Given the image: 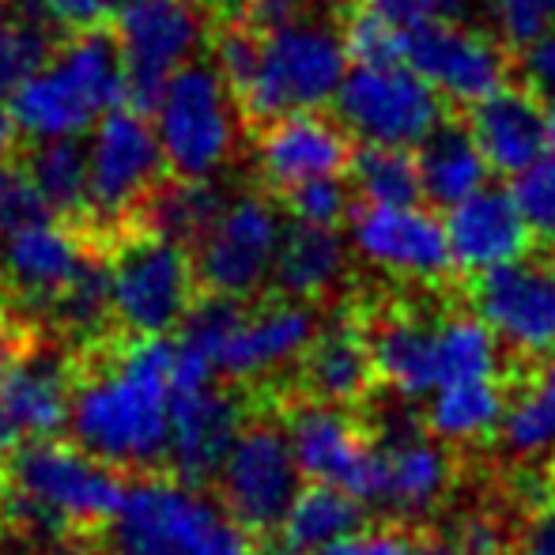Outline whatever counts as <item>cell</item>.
<instances>
[{"instance_id": "obj_1", "label": "cell", "mask_w": 555, "mask_h": 555, "mask_svg": "<svg viewBox=\"0 0 555 555\" xmlns=\"http://www.w3.org/2000/svg\"><path fill=\"white\" fill-rule=\"evenodd\" d=\"M175 340L114 333L76 348L68 435L121 473H167Z\"/></svg>"}, {"instance_id": "obj_2", "label": "cell", "mask_w": 555, "mask_h": 555, "mask_svg": "<svg viewBox=\"0 0 555 555\" xmlns=\"http://www.w3.org/2000/svg\"><path fill=\"white\" fill-rule=\"evenodd\" d=\"M80 442L38 439L4 453L8 514L27 533L91 537L117 518L129 483Z\"/></svg>"}, {"instance_id": "obj_3", "label": "cell", "mask_w": 555, "mask_h": 555, "mask_svg": "<svg viewBox=\"0 0 555 555\" xmlns=\"http://www.w3.org/2000/svg\"><path fill=\"white\" fill-rule=\"evenodd\" d=\"M106 529L114 555H264L223 506L205 499V488L170 473L132 480Z\"/></svg>"}, {"instance_id": "obj_4", "label": "cell", "mask_w": 555, "mask_h": 555, "mask_svg": "<svg viewBox=\"0 0 555 555\" xmlns=\"http://www.w3.org/2000/svg\"><path fill=\"white\" fill-rule=\"evenodd\" d=\"M348 46H344V8L314 20L292 23L264 35L261 68L254 83L238 95L249 125H269L292 111H318L333 103L336 88L348 76Z\"/></svg>"}, {"instance_id": "obj_5", "label": "cell", "mask_w": 555, "mask_h": 555, "mask_svg": "<svg viewBox=\"0 0 555 555\" xmlns=\"http://www.w3.org/2000/svg\"><path fill=\"white\" fill-rule=\"evenodd\" d=\"M103 249L111 254L114 314L121 333L163 336L182 325L201 287L190 249L140 227L114 231Z\"/></svg>"}, {"instance_id": "obj_6", "label": "cell", "mask_w": 555, "mask_h": 555, "mask_svg": "<svg viewBox=\"0 0 555 555\" xmlns=\"http://www.w3.org/2000/svg\"><path fill=\"white\" fill-rule=\"evenodd\" d=\"M302 483L307 476L295 461L284 420L249 412L220 476H216L223 511L264 548V541L280 529Z\"/></svg>"}, {"instance_id": "obj_7", "label": "cell", "mask_w": 555, "mask_h": 555, "mask_svg": "<svg viewBox=\"0 0 555 555\" xmlns=\"http://www.w3.org/2000/svg\"><path fill=\"white\" fill-rule=\"evenodd\" d=\"M231 99L216 65L190 61L170 76L152 111L170 175L216 178L227 167L238 137Z\"/></svg>"}, {"instance_id": "obj_8", "label": "cell", "mask_w": 555, "mask_h": 555, "mask_svg": "<svg viewBox=\"0 0 555 555\" xmlns=\"http://www.w3.org/2000/svg\"><path fill=\"white\" fill-rule=\"evenodd\" d=\"M404 65L416 68L453 111H465L511 83L514 50L488 27L416 15L404 23Z\"/></svg>"}, {"instance_id": "obj_9", "label": "cell", "mask_w": 555, "mask_h": 555, "mask_svg": "<svg viewBox=\"0 0 555 555\" xmlns=\"http://www.w3.org/2000/svg\"><path fill=\"white\" fill-rule=\"evenodd\" d=\"M450 111L412 65H356L333 95L336 121L363 144L416 147Z\"/></svg>"}, {"instance_id": "obj_10", "label": "cell", "mask_w": 555, "mask_h": 555, "mask_svg": "<svg viewBox=\"0 0 555 555\" xmlns=\"http://www.w3.org/2000/svg\"><path fill=\"white\" fill-rule=\"evenodd\" d=\"M91 159V216L99 231L91 238L103 246L114 231L129 223L144 193L163 178V144L144 111L121 103L111 106L95 121V137L88 144Z\"/></svg>"}, {"instance_id": "obj_11", "label": "cell", "mask_w": 555, "mask_h": 555, "mask_svg": "<svg viewBox=\"0 0 555 555\" xmlns=\"http://www.w3.org/2000/svg\"><path fill=\"white\" fill-rule=\"evenodd\" d=\"M468 307L491 325L511 359L555 356V257L537 254L468 276Z\"/></svg>"}, {"instance_id": "obj_12", "label": "cell", "mask_w": 555, "mask_h": 555, "mask_svg": "<svg viewBox=\"0 0 555 555\" xmlns=\"http://www.w3.org/2000/svg\"><path fill=\"white\" fill-rule=\"evenodd\" d=\"M292 439L295 461L307 480L336 483V488L359 495L366 506L378 503L382 488V453L374 435L359 424L348 404L318 401L302 393L299 401H287L280 412Z\"/></svg>"}, {"instance_id": "obj_13", "label": "cell", "mask_w": 555, "mask_h": 555, "mask_svg": "<svg viewBox=\"0 0 555 555\" xmlns=\"http://www.w3.org/2000/svg\"><path fill=\"white\" fill-rule=\"evenodd\" d=\"M371 435L382 453V488L374 506L401 521H424L442 511L457 483V461L450 446L427 431L424 416L401 401V409H389Z\"/></svg>"}, {"instance_id": "obj_14", "label": "cell", "mask_w": 555, "mask_h": 555, "mask_svg": "<svg viewBox=\"0 0 555 555\" xmlns=\"http://www.w3.org/2000/svg\"><path fill=\"white\" fill-rule=\"evenodd\" d=\"M348 242L371 269L412 287H435L453 276L446 220L431 205H374L356 201Z\"/></svg>"}, {"instance_id": "obj_15", "label": "cell", "mask_w": 555, "mask_h": 555, "mask_svg": "<svg viewBox=\"0 0 555 555\" xmlns=\"http://www.w3.org/2000/svg\"><path fill=\"white\" fill-rule=\"evenodd\" d=\"M208 12L197 0H147L117 20V42L125 57L129 99L125 103L152 114L167 80L190 65L205 42Z\"/></svg>"}, {"instance_id": "obj_16", "label": "cell", "mask_w": 555, "mask_h": 555, "mask_svg": "<svg viewBox=\"0 0 555 555\" xmlns=\"http://www.w3.org/2000/svg\"><path fill=\"white\" fill-rule=\"evenodd\" d=\"M280 212L264 197L227 201L212 231L193 246L197 284L216 295L254 299L272 280V261L280 249Z\"/></svg>"}, {"instance_id": "obj_17", "label": "cell", "mask_w": 555, "mask_h": 555, "mask_svg": "<svg viewBox=\"0 0 555 555\" xmlns=\"http://www.w3.org/2000/svg\"><path fill=\"white\" fill-rule=\"evenodd\" d=\"M76 348H46L42 336L0 374V453L68 431Z\"/></svg>"}, {"instance_id": "obj_18", "label": "cell", "mask_w": 555, "mask_h": 555, "mask_svg": "<svg viewBox=\"0 0 555 555\" xmlns=\"http://www.w3.org/2000/svg\"><path fill=\"white\" fill-rule=\"evenodd\" d=\"M246 416L242 393L231 386L208 382L193 389H170L167 473L193 488L216 483Z\"/></svg>"}, {"instance_id": "obj_19", "label": "cell", "mask_w": 555, "mask_h": 555, "mask_svg": "<svg viewBox=\"0 0 555 555\" xmlns=\"http://www.w3.org/2000/svg\"><path fill=\"white\" fill-rule=\"evenodd\" d=\"M318 302L302 299H264L246 307L234 322L231 336L216 356V374L238 382H261L264 374H280L302 359L318 333Z\"/></svg>"}, {"instance_id": "obj_20", "label": "cell", "mask_w": 555, "mask_h": 555, "mask_svg": "<svg viewBox=\"0 0 555 555\" xmlns=\"http://www.w3.org/2000/svg\"><path fill=\"white\" fill-rule=\"evenodd\" d=\"M442 220L446 238H450L453 272H461V276H480L488 269L518 261L541 242L514 201L511 185L483 182L465 201L446 208Z\"/></svg>"}, {"instance_id": "obj_21", "label": "cell", "mask_w": 555, "mask_h": 555, "mask_svg": "<svg viewBox=\"0 0 555 555\" xmlns=\"http://www.w3.org/2000/svg\"><path fill=\"white\" fill-rule=\"evenodd\" d=\"M351 132L336 117L318 111H292L276 121L261 125L257 137V170L269 190H287L302 178L318 175H348L351 163Z\"/></svg>"}, {"instance_id": "obj_22", "label": "cell", "mask_w": 555, "mask_h": 555, "mask_svg": "<svg viewBox=\"0 0 555 555\" xmlns=\"http://www.w3.org/2000/svg\"><path fill=\"white\" fill-rule=\"evenodd\" d=\"M99 242L80 227H68L53 216L12 231L0 249V280L20 295L27 307L46 310L53 295L80 272Z\"/></svg>"}, {"instance_id": "obj_23", "label": "cell", "mask_w": 555, "mask_h": 555, "mask_svg": "<svg viewBox=\"0 0 555 555\" xmlns=\"http://www.w3.org/2000/svg\"><path fill=\"white\" fill-rule=\"evenodd\" d=\"M461 114H465L491 175L514 178L548 152V111L521 83H503Z\"/></svg>"}, {"instance_id": "obj_24", "label": "cell", "mask_w": 555, "mask_h": 555, "mask_svg": "<svg viewBox=\"0 0 555 555\" xmlns=\"http://www.w3.org/2000/svg\"><path fill=\"white\" fill-rule=\"evenodd\" d=\"M435 325L439 314L420 307H389L366 322L378 386H386L397 401L424 404V397L439 386Z\"/></svg>"}, {"instance_id": "obj_25", "label": "cell", "mask_w": 555, "mask_h": 555, "mask_svg": "<svg viewBox=\"0 0 555 555\" xmlns=\"http://www.w3.org/2000/svg\"><path fill=\"white\" fill-rule=\"evenodd\" d=\"M295 366H299L302 393L318 397V401L348 404V409L363 404L371 389L378 386L371 333H366V322H359L356 314H340L333 322L318 325L314 340Z\"/></svg>"}, {"instance_id": "obj_26", "label": "cell", "mask_w": 555, "mask_h": 555, "mask_svg": "<svg viewBox=\"0 0 555 555\" xmlns=\"http://www.w3.org/2000/svg\"><path fill=\"white\" fill-rule=\"evenodd\" d=\"M8 111H12L23 137L30 140L83 137L103 117V106L95 103L91 88L61 53H53L35 76H27L15 88V95L8 99Z\"/></svg>"}, {"instance_id": "obj_27", "label": "cell", "mask_w": 555, "mask_h": 555, "mask_svg": "<svg viewBox=\"0 0 555 555\" xmlns=\"http://www.w3.org/2000/svg\"><path fill=\"white\" fill-rule=\"evenodd\" d=\"M344 276H348V238L340 234V227L302 220H292V227H284L269 280L276 295L322 302L344 284Z\"/></svg>"}, {"instance_id": "obj_28", "label": "cell", "mask_w": 555, "mask_h": 555, "mask_svg": "<svg viewBox=\"0 0 555 555\" xmlns=\"http://www.w3.org/2000/svg\"><path fill=\"white\" fill-rule=\"evenodd\" d=\"M506 401L511 393H506L503 378L442 382L424 397V424L450 450H468V446L499 439Z\"/></svg>"}, {"instance_id": "obj_29", "label": "cell", "mask_w": 555, "mask_h": 555, "mask_svg": "<svg viewBox=\"0 0 555 555\" xmlns=\"http://www.w3.org/2000/svg\"><path fill=\"white\" fill-rule=\"evenodd\" d=\"M420 155V175H424V197L431 208H450L476 193L491 178V167L483 152L476 147L473 129H468L465 114L450 111L416 144Z\"/></svg>"}, {"instance_id": "obj_30", "label": "cell", "mask_w": 555, "mask_h": 555, "mask_svg": "<svg viewBox=\"0 0 555 555\" xmlns=\"http://www.w3.org/2000/svg\"><path fill=\"white\" fill-rule=\"evenodd\" d=\"M223 208H227L223 185H216L212 178L175 175V178H159L144 193V201H140L137 212L129 216L125 227H140V231H152L159 238H170L178 246L193 249L216 227Z\"/></svg>"}, {"instance_id": "obj_31", "label": "cell", "mask_w": 555, "mask_h": 555, "mask_svg": "<svg viewBox=\"0 0 555 555\" xmlns=\"http://www.w3.org/2000/svg\"><path fill=\"white\" fill-rule=\"evenodd\" d=\"M366 526V503L336 483L307 480L272 533L280 555H314Z\"/></svg>"}, {"instance_id": "obj_32", "label": "cell", "mask_w": 555, "mask_h": 555, "mask_svg": "<svg viewBox=\"0 0 555 555\" xmlns=\"http://www.w3.org/2000/svg\"><path fill=\"white\" fill-rule=\"evenodd\" d=\"M27 175L53 216L83 220L91 212V159L80 137L35 140L27 155Z\"/></svg>"}, {"instance_id": "obj_33", "label": "cell", "mask_w": 555, "mask_h": 555, "mask_svg": "<svg viewBox=\"0 0 555 555\" xmlns=\"http://www.w3.org/2000/svg\"><path fill=\"white\" fill-rule=\"evenodd\" d=\"M435 351H439V386L461 378H503L506 348L473 307L442 310L435 325Z\"/></svg>"}, {"instance_id": "obj_34", "label": "cell", "mask_w": 555, "mask_h": 555, "mask_svg": "<svg viewBox=\"0 0 555 555\" xmlns=\"http://www.w3.org/2000/svg\"><path fill=\"white\" fill-rule=\"evenodd\" d=\"M348 182L359 201H374V205H427L420 155L409 144H359L348 163Z\"/></svg>"}, {"instance_id": "obj_35", "label": "cell", "mask_w": 555, "mask_h": 555, "mask_svg": "<svg viewBox=\"0 0 555 555\" xmlns=\"http://www.w3.org/2000/svg\"><path fill=\"white\" fill-rule=\"evenodd\" d=\"M53 30L57 27L42 15H15L0 23V103H8L15 88L57 53Z\"/></svg>"}, {"instance_id": "obj_36", "label": "cell", "mask_w": 555, "mask_h": 555, "mask_svg": "<svg viewBox=\"0 0 555 555\" xmlns=\"http://www.w3.org/2000/svg\"><path fill=\"white\" fill-rule=\"evenodd\" d=\"M344 46L351 65H404V23L363 0H348Z\"/></svg>"}, {"instance_id": "obj_37", "label": "cell", "mask_w": 555, "mask_h": 555, "mask_svg": "<svg viewBox=\"0 0 555 555\" xmlns=\"http://www.w3.org/2000/svg\"><path fill=\"white\" fill-rule=\"evenodd\" d=\"M280 201L292 212V220L322 223V227H344L356 208V190L344 175H318L280 190Z\"/></svg>"}, {"instance_id": "obj_38", "label": "cell", "mask_w": 555, "mask_h": 555, "mask_svg": "<svg viewBox=\"0 0 555 555\" xmlns=\"http://www.w3.org/2000/svg\"><path fill=\"white\" fill-rule=\"evenodd\" d=\"M511 193L541 242L555 246V147L511 178Z\"/></svg>"}, {"instance_id": "obj_39", "label": "cell", "mask_w": 555, "mask_h": 555, "mask_svg": "<svg viewBox=\"0 0 555 555\" xmlns=\"http://www.w3.org/2000/svg\"><path fill=\"white\" fill-rule=\"evenodd\" d=\"M314 555H457L446 537H424L409 533L401 526H382V529H359V533L336 541L333 548Z\"/></svg>"}, {"instance_id": "obj_40", "label": "cell", "mask_w": 555, "mask_h": 555, "mask_svg": "<svg viewBox=\"0 0 555 555\" xmlns=\"http://www.w3.org/2000/svg\"><path fill=\"white\" fill-rule=\"evenodd\" d=\"M261 46L264 35H257L242 20H231L220 30V38H216V68H220L223 83L231 88L234 99L254 83L257 68H261Z\"/></svg>"}, {"instance_id": "obj_41", "label": "cell", "mask_w": 555, "mask_h": 555, "mask_svg": "<svg viewBox=\"0 0 555 555\" xmlns=\"http://www.w3.org/2000/svg\"><path fill=\"white\" fill-rule=\"evenodd\" d=\"M488 23L511 50L555 30V0H488Z\"/></svg>"}, {"instance_id": "obj_42", "label": "cell", "mask_w": 555, "mask_h": 555, "mask_svg": "<svg viewBox=\"0 0 555 555\" xmlns=\"http://www.w3.org/2000/svg\"><path fill=\"white\" fill-rule=\"evenodd\" d=\"M340 8H348V0H246L238 20L257 35H272V30H284L292 23L314 20L325 12H340Z\"/></svg>"}, {"instance_id": "obj_43", "label": "cell", "mask_w": 555, "mask_h": 555, "mask_svg": "<svg viewBox=\"0 0 555 555\" xmlns=\"http://www.w3.org/2000/svg\"><path fill=\"white\" fill-rule=\"evenodd\" d=\"M446 541L453 544L457 555H511V533H506L503 518L491 511H468L453 521L450 537Z\"/></svg>"}, {"instance_id": "obj_44", "label": "cell", "mask_w": 555, "mask_h": 555, "mask_svg": "<svg viewBox=\"0 0 555 555\" xmlns=\"http://www.w3.org/2000/svg\"><path fill=\"white\" fill-rule=\"evenodd\" d=\"M42 20H50L53 27H65V30H88L99 27L103 20V4L99 0H30Z\"/></svg>"}, {"instance_id": "obj_45", "label": "cell", "mask_w": 555, "mask_h": 555, "mask_svg": "<svg viewBox=\"0 0 555 555\" xmlns=\"http://www.w3.org/2000/svg\"><path fill=\"white\" fill-rule=\"evenodd\" d=\"M38 344L35 325H27V318L15 314V310H0V374Z\"/></svg>"}, {"instance_id": "obj_46", "label": "cell", "mask_w": 555, "mask_h": 555, "mask_svg": "<svg viewBox=\"0 0 555 555\" xmlns=\"http://www.w3.org/2000/svg\"><path fill=\"white\" fill-rule=\"evenodd\" d=\"M511 555H555V503L541 506L518 533Z\"/></svg>"}, {"instance_id": "obj_47", "label": "cell", "mask_w": 555, "mask_h": 555, "mask_svg": "<svg viewBox=\"0 0 555 555\" xmlns=\"http://www.w3.org/2000/svg\"><path fill=\"white\" fill-rule=\"evenodd\" d=\"M420 15H439L453 23H473V27H488V0H416Z\"/></svg>"}, {"instance_id": "obj_48", "label": "cell", "mask_w": 555, "mask_h": 555, "mask_svg": "<svg viewBox=\"0 0 555 555\" xmlns=\"http://www.w3.org/2000/svg\"><path fill=\"white\" fill-rule=\"evenodd\" d=\"M529 389L541 397V404L548 409V416L555 420V356L537 363V374H533V382H529Z\"/></svg>"}, {"instance_id": "obj_49", "label": "cell", "mask_w": 555, "mask_h": 555, "mask_svg": "<svg viewBox=\"0 0 555 555\" xmlns=\"http://www.w3.org/2000/svg\"><path fill=\"white\" fill-rule=\"evenodd\" d=\"M15 140H20V125H15L12 111H8V103H0V163L8 159V155L15 152Z\"/></svg>"}, {"instance_id": "obj_50", "label": "cell", "mask_w": 555, "mask_h": 555, "mask_svg": "<svg viewBox=\"0 0 555 555\" xmlns=\"http://www.w3.org/2000/svg\"><path fill=\"white\" fill-rule=\"evenodd\" d=\"M197 4L205 8L208 15H216V20H238L246 0H197Z\"/></svg>"}, {"instance_id": "obj_51", "label": "cell", "mask_w": 555, "mask_h": 555, "mask_svg": "<svg viewBox=\"0 0 555 555\" xmlns=\"http://www.w3.org/2000/svg\"><path fill=\"white\" fill-rule=\"evenodd\" d=\"M103 4V15H114V20H121V15H129L132 8L147 4V0H99Z\"/></svg>"}, {"instance_id": "obj_52", "label": "cell", "mask_w": 555, "mask_h": 555, "mask_svg": "<svg viewBox=\"0 0 555 555\" xmlns=\"http://www.w3.org/2000/svg\"><path fill=\"white\" fill-rule=\"evenodd\" d=\"M8 514V480H4V465H0V521Z\"/></svg>"}, {"instance_id": "obj_53", "label": "cell", "mask_w": 555, "mask_h": 555, "mask_svg": "<svg viewBox=\"0 0 555 555\" xmlns=\"http://www.w3.org/2000/svg\"><path fill=\"white\" fill-rule=\"evenodd\" d=\"M8 20V15H4V4H0V23H4Z\"/></svg>"}, {"instance_id": "obj_54", "label": "cell", "mask_w": 555, "mask_h": 555, "mask_svg": "<svg viewBox=\"0 0 555 555\" xmlns=\"http://www.w3.org/2000/svg\"><path fill=\"white\" fill-rule=\"evenodd\" d=\"M0 175H4V167H0Z\"/></svg>"}]
</instances>
